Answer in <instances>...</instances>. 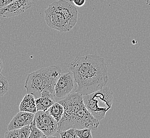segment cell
<instances>
[{
	"instance_id": "1",
	"label": "cell",
	"mask_w": 150,
	"mask_h": 138,
	"mask_svg": "<svg viewBox=\"0 0 150 138\" xmlns=\"http://www.w3.org/2000/svg\"><path fill=\"white\" fill-rule=\"evenodd\" d=\"M68 67L77 86L75 92L82 95L102 89L108 81L105 59L96 54L76 56Z\"/></svg>"
},
{
	"instance_id": "2",
	"label": "cell",
	"mask_w": 150,
	"mask_h": 138,
	"mask_svg": "<svg viewBox=\"0 0 150 138\" xmlns=\"http://www.w3.org/2000/svg\"><path fill=\"white\" fill-rule=\"evenodd\" d=\"M58 102L63 106L64 112L58 123L57 132L73 128L82 129L90 128L96 130L99 125V121L96 119L84 105L83 96L74 92Z\"/></svg>"
},
{
	"instance_id": "3",
	"label": "cell",
	"mask_w": 150,
	"mask_h": 138,
	"mask_svg": "<svg viewBox=\"0 0 150 138\" xmlns=\"http://www.w3.org/2000/svg\"><path fill=\"white\" fill-rule=\"evenodd\" d=\"M62 70L58 65L42 68L27 75L25 88L27 93L36 99L42 96L55 99L54 87L61 75Z\"/></svg>"
},
{
	"instance_id": "4",
	"label": "cell",
	"mask_w": 150,
	"mask_h": 138,
	"mask_svg": "<svg viewBox=\"0 0 150 138\" xmlns=\"http://www.w3.org/2000/svg\"><path fill=\"white\" fill-rule=\"evenodd\" d=\"M82 96L86 108L99 121L105 117L113 102V93L108 87Z\"/></svg>"
},
{
	"instance_id": "5",
	"label": "cell",
	"mask_w": 150,
	"mask_h": 138,
	"mask_svg": "<svg viewBox=\"0 0 150 138\" xmlns=\"http://www.w3.org/2000/svg\"><path fill=\"white\" fill-rule=\"evenodd\" d=\"M45 13V22L49 27L60 32H69L72 30L63 13L54 2L48 6Z\"/></svg>"
},
{
	"instance_id": "6",
	"label": "cell",
	"mask_w": 150,
	"mask_h": 138,
	"mask_svg": "<svg viewBox=\"0 0 150 138\" xmlns=\"http://www.w3.org/2000/svg\"><path fill=\"white\" fill-rule=\"evenodd\" d=\"M33 121L36 127L41 130L48 138L54 137L53 135L58 131V123L48 111H37Z\"/></svg>"
},
{
	"instance_id": "7",
	"label": "cell",
	"mask_w": 150,
	"mask_h": 138,
	"mask_svg": "<svg viewBox=\"0 0 150 138\" xmlns=\"http://www.w3.org/2000/svg\"><path fill=\"white\" fill-rule=\"evenodd\" d=\"M75 84L74 78L71 71L61 74L54 87L55 98L60 100L69 96L72 93Z\"/></svg>"
},
{
	"instance_id": "8",
	"label": "cell",
	"mask_w": 150,
	"mask_h": 138,
	"mask_svg": "<svg viewBox=\"0 0 150 138\" xmlns=\"http://www.w3.org/2000/svg\"><path fill=\"white\" fill-rule=\"evenodd\" d=\"M34 4V0H16L0 9V16L3 18L14 17L25 12Z\"/></svg>"
},
{
	"instance_id": "9",
	"label": "cell",
	"mask_w": 150,
	"mask_h": 138,
	"mask_svg": "<svg viewBox=\"0 0 150 138\" xmlns=\"http://www.w3.org/2000/svg\"><path fill=\"white\" fill-rule=\"evenodd\" d=\"M54 3L63 13L69 27L73 29L78 21V11L77 8L65 0L54 1Z\"/></svg>"
},
{
	"instance_id": "10",
	"label": "cell",
	"mask_w": 150,
	"mask_h": 138,
	"mask_svg": "<svg viewBox=\"0 0 150 138\" xmlns=\"http://www.w3.org/2000/svg\"><path fill=\"white\" fill-rule=\"evenodd\" d=\"M34 113L27 112H19L16 114L8 124V131L18 129L30 125L34 120Z\"/></svg>"
},
{
	"instance_id": "11",
	"label": "cell",
	"mask_w": 150,
	"mask_h": 138,
	"mask_svg": "<svg viewBox=\"0 0 150 138\" xmlns=\"http://www.w3.org/2000/svg\"><path fill=\"white\" fill-rule=\"evenodd\" d=\"M20 111L27 112L35 114L37 112L35 98L33 95L27 93L24 96L19 105Z\"/></svg>"
},
{
	"instance_id": "12",
	"label": "cell",
	"mask_w": 150,
	"mask_h": 138,
	"mask_svg": "<svg viewBox=\"0 0 150 138\" xmlns=\"http://www.w3.org/2000/svg\"><path fill=\"white\" fill-rule=\"evenodd\" d=\"M30 125L24 126L18 129L10 130L5 134V138H28L30 135Z\"/></svg>"
},
{
	"instance_id": "13",
	"label": "cell",
	"mask_w": 150,
	"mask_h": 138,
	"mask_svg": "<svg viewBox=\"0 0 150 138\" xmlns=\"http://www.w3.org/2000/svg\"><path fill=\"white\" fill-rule=\"evenodd\" d=\"M56 102L54 99L48 96H42L35 99L37 111H47Z\"/></svg>"
},
{
	"instance_id": "14",
	"label": "cell",
	"mask_w": 150,
	"mask_h": 138,
	"mask_svg": "<svg viewBox=\"0 0 150 138\" xmlns=\"http://www.w3.org/2000/svg\"><path fill=\"white\" fill-rule=\"evenodd\" d=\"M48 111L51 116L59 123L62 119L64 112L63 106L58 102H54L48 109Z\"/></svg>"
},
{
	"instance_id": "15",
	"label": "cell",
	"mask_w": 150,
	"mask_h": 138,
	"mask_svg": "<svg viewBox=\"0 0 150 138\" xmlns=\"http://www.w3.org/2000/svg\"><path fill=\"white\" fill-rule=\"evenodd\" d=\"M30 133L28 138H48L41 130H40L38 128L36 127L34 121L30 124Z\"/></svg>"
},
{
	"instance_id": "16",
	"label": "cell",
	"mask_w": 150,
	"mask_h": 138,
	"mask_svg": "<svg viewBox=\"0 0 150 138\" xmlns=\"http://www.w3.org/2000/svg\"><path fill=\"white\" fill-rule=\"evenodd\" d=\"M9 88L8 79L0 73V97H3L8 92Z\"/></svg>"
},
{
	"instance_id": "17",
	"label": "cell",
	"mask_w": 150,
	"mask_h": 138,
	"mask_svg": "<svg viewBox=\"0 0 150 138\" xmlns=\"http://www.w3.org/2000/svg\"><path fill=\"white\" fill-rule=\"evenodd\" d=\"M92 130L90 128H85L82 129H76L75 132L78 138H93V137L91 133Z\"/></svg>"
},
{
	"instance_id": "18",
	"label": "cell",
	"mask_w": 150,
	"mask_h": 138,
	"mask_svg": "<svg viewBox=\"0 0 150 138\" xmlns=\"http://www.w3.org/2000/svg\"><path fill=\"white\" fill-rule=\"evenodd\" d=\"M59 133L60 134V137L62 138H78L76 135L75 129H73V128H71L65 131L59 132Z\"/></svg>"
},
{
	"instance_id": "19",
	"label": "cell",
	"mask_w": 150,
	"mask_h": 138,
	"mask_svg": "<svg viewBox=\"0 0 150 138\" xmlns=\"http://www.w3.org/2000/svg\"><path fill=\"white\" fill-rule=\"evenodd\" d=\"M71 1L74 3L75 6L81 7L84 6L86 0H71Z\"/></svg>"
},
{
	"instance_id": "20",
	"label": "cell",
	"mask_w": 150,
	"mask_h": 138,
	"mask_svg": "<svg viewBox=\"0 0 150 138\" xmlns=\"http://www.w3.org/2000/svg\"><path fill=\"white\" fill-rule=\"evenodd\" d=\"M16 0H0V9L9 5Z\"/></svg>"
},
{
	"instance_id": "21",
	"label": "cell",
	"mask_w": 150,
	"mask_h": 138,
	"mask_svg": "<svg viewBox=\"0 0 150 138\" xmlns=\"http://www.w3.org/2000/svg\"><path fill=\"white\" fill-rule=\"evenodd\" d=\"M3 63L2 60L0 59V73L2 72V70L3 68Z\"/></svg>"
},
{
	"instance_id": "22",
	"label": "cell",
	"mask_w": 150,
	"mask_h": 138,
	"mask_svg": "<svg viewBox=\"0 0 150 138\" xmlns=\"http://www.w3.org/2000/svg\"><path fill=\"white\" fill-rule=\"evenodd\" d=\"M146 3L147 5L150 6V0H146Z\"/></svg>"
}]
</instances>
